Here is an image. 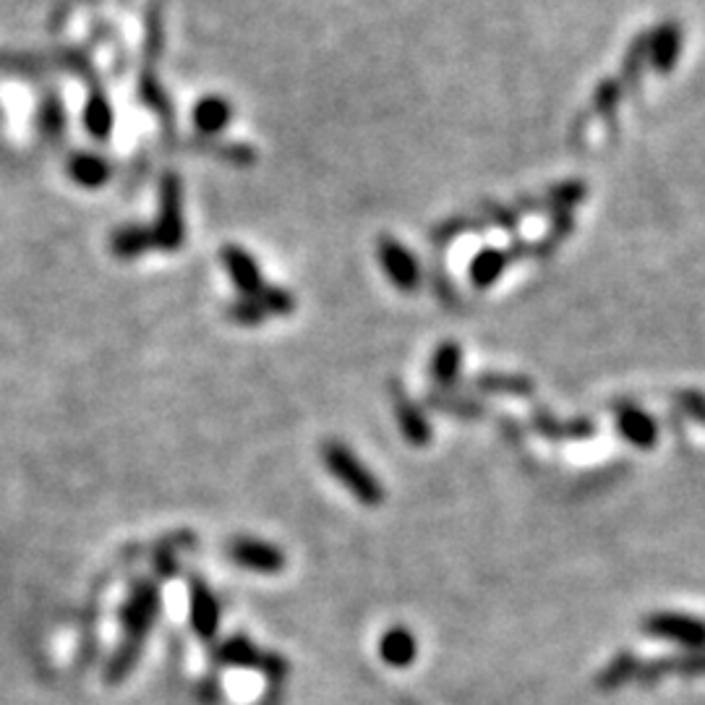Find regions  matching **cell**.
Instances as JSON below:
<instances>
[{
    "label": "cell",
    "mask_w": 705,
    "mask_h": 705,
    "mask_svg": "<svg viewBox=\"0 0 705 705\" xmlns=\"http://www.w3.org/2000/svg\"><path fill=\"white\" fill-rule=\"evenodd\" d=\"M324 460H327L330 471L335 473V476L340 478L358 499H363L366 505H377V501H382L384 494L379 489L377 478L371 476V473L366 471L356 458H352L350 450H345L343 444H330L327 450H324Z\"/></svg>",
    "instance_id": "obj_1"
},
{
    "label": "cell",
    "mask_w": 705,
    "mask_h": 705,
    "mask_svg": "<svg viewBox=\"0 0 705 705\" xmlns=\"http://www.w3.org/2000/svg\"><path fill=\"white\" fill-rule=\"evenodd\" d=\"M400 416H403L405 434H408L413 442H426V439H429V429H426V421H421V416H418L416 411L405 405V408H400Z\"/></svg>",
    "instance_id": "obj_14"
},
{
    "label": "cell",
    "mask_w": 705,
    "mask_h": 705,
    "mask_svg": "<svg viewBox=\"0 0 705 705\" xmlns=\"http://www.w3.org/2000/svg\"><path fill=\"white\" fill-rule=\"evenodd\" d=\"M222 659L233 661V663H254L256 650L251 648L246 640H230L226 650H222Z\"/></svg>",
    "instance_id": "obj_15"
},
{
    "label": "cell",
    "mask_w": 705,
    "mask_h": 705,
    "mask_svg": "<svg viewBox=\"0 0 705 705\" xmlns=\"http://www.w3.org/2000/svg\"><path fill=\"white\" fill-rule=\"evenodd\" d=\"M226 264L233 275V282L246 293L249 298H262L264 285H262V275L259 267H256L254 259L241 249H226Z\"/></svg>",
    "instance_id": "obj_5"
},
{
    "label": "cell",
    "mask_w": 705,
    "mask_h": 705,
    "mask_svg": "<svg viewBox=\"0 0 705 705\" xmlns=\"http://www.w3.org/2000/svg\"><path fill=\"white\" fill-rule=\"evenodd\" d=\"M620 429L629 439V442H633L635 447H643V450H646V447H654V442H656L654 421H650L646 413L637 411V408L622 411Z\"/></svg>",
    "instance_id": "obj_8"
},
{
    "label": "cell",
    "mask_w": 705,
    "mask_h": 705,
    "mask_svg": "<svg viewBox=\"0 0 705 705\" xmlns=\"http://www.w3.org/2000/svg\"><path fill=\"white\" fill-rule=\"evenodd\" d=\"M646 629L650 635L687 648L705 646V622L687 614H656L646 622Z\"/></svg>",
    "instance_id": "obj_2"
},
{
    "label": "cell",
    "mask_w": 705,
    "mask_h": 705,
    "mask_svg": "<svg viewBox=\"0 0 705 705\" xmlns=\"http://www.w3.org/2000/svg\"><path fill=\"white\" fill-rule=\"evenodd\" d=\"M113 126V113L105 105H90L86 107V128L94 137H107V128Z\"/></svg>",
    "instance_id": "obj_13"
},
{
    "label": "cell",
    "mask_w": 705,
    "mask_h": 705,
    "mask_svg": "<svg viewBox=\"0 0 705 705\" xmlns=\"http://www.w3.org/2000/svg\"><path fill=\"white\" fill-rule=\"evenodd\" d=\"M230 115L233 113H230V105L226 103V100L207 97L196 105L194 124H196V128H199V131H205V134H209V137H212V134H220L222 128L228 126Z\"/></svg>",
    "instance_id": "obj_7"
},
{
    "label": "cell",
    "mask_w": 705,
    "mask_h": 705,
    "mask_svg": "<svg viewBox=\"0 0 705 705\" xmlns=\"http://www.w3.org/2000/svg\"><path fill=\"white\" fill-rule=\"evenodd\" d=\"M154 606H158V593H154V588H139V591L134 593L131 606H128V614H126L131 635L137 637L145 635L147 625L154 616Z\"/></svg>",
    "instance_id": "obj_10"
},
{
    "label": "cell",
    "mask_w": 705,
    "mask_h": 705,
    "mask_svg": "<svg viewBox=\"0 0 705 705\" xmlns=\"http://www.w3.org/2000/svg\"><path fill=\"white\" fill-rule=\"evenodd\" d=\"M69 173L73 181L81 183V186L94 188V186H103L107 181L111 167H107V162L103 158H97V154H77V158L71 160Z\"/></svg>",
    "instance_id": "obj_9"
},
{
    "label": "cell",
    "mask_w": 705,
    "mask_h": 705,
    "mask_svg": "<svg viewBox=\"0 0 705 705\" xmlns=\"http://www.w3.org/2000/svg\"><path fill=\"white\" fill-rule=\"evenodd\" d=\"M379 650H382V659L390 663V667H408V663L416 659V637H413L405 627H392L388 635L379 643Z\"/></svg>",
    "instance_id": "obj_6"
},
{
    "label": "cell",
    "mask_w": 705,
    "mask_h": 705,
    "mask_svg": "<svg viewBox=\"0 0 705 705\" xmlns=\"http://www.w3.org/2000/svg\"><path fill=\"white\" fill-rule=\"evenodd\" d=\"M458 361H460L458 345H444V348H439L437 361H434V374L447 382V379L458 371Z\"/></svg>",
    "instance_id": "obj_12"
},
{
    "label": "cell",
    "mask_w": 705,
    "mask_h": 705,
    "mask_svg": "<svg viewBox=\"0 0 705 705\" xmlns=\"http://www.w3.org/2000/svg\"><path fill=\"white\" fill-rule=\"evenodd\" d=\"M379 259H382L384 269H388L390 280L400 285V288L411 290L418 285V264L411 256L408 249H403L392 239L379 241Z\"/></svg>",
    "instance_id": "obj_3"
},
{
    "label": "cell",
    "mask_w": 705,
    "mask_h": 705,
    "mask_svg": "<svg viewBox=\"0 0 705 705\" xmlns=\"http://www.w3.org/2000/svg\"><path fill=\"white\" fill-rule=\"evenodd\" d=\"M192 620L199 635L209 637L217 629V603L205 588H196L194 603H192Z\"/></svg>",
    "instance_id": "obj_11"
},
{
    "label": "cell",
    "mask_w": 705,
    "mask_h": 705,
    "mask_svg": "<svg viewBox=\"0 0 705 705\" xmlns=\"http://www.w3.org/2000/svg\"><path fill=\"white\" fill-rule=\"evenodd\" d=\"M230 557L254 573H280L285 565L280 548L262 544V541H235L230 546Z\"/></svg>",
    "instance_id": "obj_4"
}]
</instances>
